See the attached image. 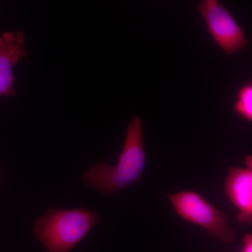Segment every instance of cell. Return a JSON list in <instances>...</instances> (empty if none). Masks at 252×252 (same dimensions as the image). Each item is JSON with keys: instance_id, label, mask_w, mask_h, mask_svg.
Returning a JSON list of instances; mask_svg holds the SVG:
<instances>
[{"instance_id": "5", "label": "cell", "mask_w": 252, "mask_h": 252, "mask_svg": "<svg viewBox=\"0 0 252 252\" xmlns=\"http://www.w3.org/2000/svg\"><path fill=\"white\" fill-rule=\"evenodd\" d=\"M246 167H229L224 182L225 197L238 209L240 224H252V157H245Z\"/></svg>"}, {"instance_id": "8", "label": "cell", "mask_w": 252, "mask_h": 252, "mask_svg": "<svg viewBox=\"0 0 252 252\" xmlns=\"http://www.w3.org/2000/svg\"><path fill=\"white\" fill-rule=\"evenodd\" d=\"M240 252H252V235L247 233L243 239V247Z\"/></svg>"}, {"instance_id": "7", "label": "cell", "mask_w": 252, "mask_h": 252, "mask_svg": "<svg viewBox=\"0 0 252 252\" xmlns=\"http://www.w3.org/2000/svg\"><path fill=\"white\" fill-rule=\"evenodd\" d=\"M233 110L239 117L252 122V83L248 81L239 89Z\"/></svg>"}, {"instance_id": "3", "label": "cell", "mask_w": 252, "mask_h": 252, "mask_svg": "<svg viewBox=\"0 0 252 252\" xmlns=\"http://www.w3.org/2000/svg\"><path fill=\"white\" fill-rule=\"evenodd\" d=\"M167 196L177 215L184 220L202 227L210 237L221 243L234 241L236 233L230 226L227 215L201 194L193 190H183Z\"/></svg>"}, {"instance_id": "1", "label": "cell", "mask_w": 252, "mask_h": 252, "mask_svg": "<svg viewBox=\"0 0 252 252\" xmlns=\"http://www.w3.org/2000/svg\"><path fill=\"white\" fill-rule=\"evenodd\" d=\"M146 163L142 121L135 116L131 119L125 143L114 165L99 162L88 170L82 182L89 189L102 193L113 194L140 182Z\"/></svg>"}, {"instance_id": "2", "label": "cell", "mask_w": 252, "mask_h": 252, "mask_svg": "<svg viewBox=\"0 0 252 252\" xmlns=\"http://www.w3.org/2000/svg\"><path fill=\"white\" fill-rule=\"evenodd\" d=\"M98 214L82 208L49 209L34 223L33 233L47 252H68L99 221Z\"/></svg>"}, {"instance_id": "4", "label": "cell", "mask_w": 252, "mask_h": 252, "mask_svg": "<svg viewBox=\"0 0 252 252\" xmlns=\"http://www.w3.org/2000/svg\"><path fill=\"white\" fill-rule=\"evenodd\" d=\"M198 9L209 34L225 54H236L248 46L243 28L220 0H200Z\"/></svg>"}, {"instance_id": "6", "label": "cell", "mask_w": 252, "mask_h": 252, "mask_svg": "<svg viewBox=\"0 0 252 252\" xmlns=\"http://www.w3.org/2000/svg\"><path fill=\"white\" fill-rule=\"evenodd\" d=\"M26 34L23 31L6 32L0 36V97L16 95L13 69L27 57Z\"/></svg>"}]
</instances>
